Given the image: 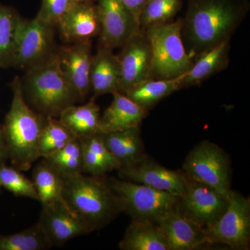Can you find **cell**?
I'll list each match as a JSON object with an SVG mask.
<instances>
[{
	"label": "cell",
	"instance_id": "cell-37",
	"mask_svg": "<svg viewBox=\"0 0 250 250\" xmlns=\"http://www.w3.org/2000/svg\"><path fill=\"white\" fill-rule=\"evenodd\" d=\"M1 184H0V188H1Z\"/></svg>",
	"mask_w": 250,
	"mask_h": 250
},
{
	"label": "cell",
	"instance_id": "cell-11",
	"mask_svg": "<svg viewBox=\"0 0 250 250\" xmlns=\"http://www.w3.org/2000/svg\"><path fill=\"white\" fill-rule=\"evenodd\" d=\"M101 30L99 47L121 48L141 30L139 21L121 0H96Z\"/></svg>",
	"mask_w": 250,
	"mask_h": 250
},
{
	"label": "cell",
	"instance_id": "cell-12",
	"mask_svg": "<svg viewBox=\"0 0 250 250\" xmlns=\"http://www.w3.org/2000/svg\"><path fill=\"white\" fill-rule=\"evenodd\" d=\"M117 57L121 67L118 91L125 94L135 85L152 79V49L142 29L121 47Z\"/></svg>",
	"mask_w": 250,
	"mask_h": 250
},
{
	"label": "cell",
	"instance_id": "cell-8",
	"mask_svg": "<svg viewBox=\"0 0 250 250\" xmlns=\"http://www.w3.org/2000/svg\"><path fill=\"white\" fill-rule=\"evenodd\" d=\"M210 245L222 244L234 250H250V199L230 190L223 215L205 229Z\"/></svg>",
	"mask_w": 250,
	"mask_h": 250
},
{
	"label": "cell",
	"instance_id": "cell-26",
	"mask_svg": "<svg viewBox=\"0 0 250 250\" xmlns=\"http://www.w3.org/2000/svg\"><path fill=\"white\" fill-rule=\"evenodd\" d=\"M32 177L42 207L62 200V176L48 161L41 158L33 170Z\"/></svg>",
	"mask_w": 250,
	"mask_h": 250
},
{
	"label": "cell",
	"instance_id": "cell-27",
	"mask_svg": "<svg viewBox=\"0 0 250 250\" xmlns=\"http://www.w3.org/2000/svg\"><path fill=\"white\" fill-rule=\"evenodd\" d=\"M22 21L13 8L0 4V68L11 67Z\"/></svg>",
	"mask_w": 250,
	"mask_h": 250
},
{
	"label": "cell",
	"instance_id": "cell-6",
	"mask_svg": "<svg viewBox=\"0 0 250 250\" xmlns=\"http://www.w3.org/2000/svg\"><path fill=\"white\" fill-rule=\"evenodd\" d=\"M108 182L121 199L123 212L131 220L156 223L163 215L174 209L181 197L121 178L111 177Z\"/></svg>",
	"mask_w": 250,
	"mask_h": 250
},
{
	"label": "cell",
	"instance_id": "cell-23",
	"mask_svg": "<svg viewBox=\"0 0 250 250\" xmlns=\"http://www.w3.org/2000/svg\"><path fill=\"white\" fill-rule=\"evenodd\" d=\"M95 98L83 105H72L65 108L59 117L61 122L79 138L101 134V113Z\"/></svg>",
	"mask_w": 250,
	"mask_h": 250
},
{
	"label": "cell",
	"instance_id": "cell-4",
	"mask_svg": "<svg viewBox=\"0 0 250 250\" xmlns=\"http://www.w3.org/2000/svg\"><path fill=\"white\" fill-rule=\"evenodd\" d=\"M25 90L31 104L45 117L59 118L65 108L80 100L61 68L57 51L27 70Z\"/></svg>",
	"mask_w": 250,
	"mask_h": 250
},
{
	"label": "cell",
	"instance_id": "cell-20",
	"mask_svg": "<svg viewBox=\"0 0 250 250\" xmlns=\"http://www.w3.org/2000/svg\"><path fill=\"white\" fill-rule=\"evenodd\" d=\"M111 49L99 47L93 55L90 70V90L93 98L118 90L121 67L119 60Z\"/></svg>",
	"mask_w": 250,
	"mask_h": 250
},
{
	"label": "cell",
	"instance_id": "cell-34",
	"mask_svg": "<svg viewBox=\"0 0 250 250\" xmlns=\"http://www.w3.org/2000/svg\"><path fill=\"white\" fill-rule=\"evenodd\" d=\"M121 1L126 6V9L129 10L139 22L140 15L142 12V10L148 0H121Z\"/></svg>",
	"mask_w": 250,
	"mask_h": 250
},
{
	"label": "cell",
	"instance_id": "cell-36",
	"mask_svg": "<svg viewBox=\"0 0 250 250\" xmlns=\"http://www.w3.org/2000/svg\"><path fill=\"white\" fill-rule=\"evenodd\" d=\"M75 2H93L96 0H73Z\"/></svg>",
	"mask_w": 250,
	"mask_h": 250
},
{
	"label": "cell",
	"instance_id": "cell-30",
	"mask_svg": "<svg viewBox=\"0 0 250 250\" xmlns=\"http://www.w3.org/2000/svg\"><path fill=\"white\" fill-rule=\"evenodd\" d=\"M75 137L58 118L47 117L39 139V158L57 152Z\"/></svg>",
	"mask_w": 250,
	"mask_h": 250
},
{
	"label": "cell",
	"instance_id": "cell-28",
	"mask_svg": "<svg viewBox=\"0 0 250 250\" xmlns=\"http://www.w3.org/2000/svg\"><path fill=\"white\" fill-rule=\"evenodd\" d=\"M53 246L38 222L31 228L11 235H0V250H44Z\"/></svg>",
	"mask_w": 250,
	"mask_h": 250
},
{
	"label": "cell",
	"instance_id": "cell-5",
	"mask_svg": "<svg viewBox=\"0 0 250 250\" xmlns=\"http://www.w3.org/2000/svg\"><path fill=\"white\" fill-rule=\"evenodd\" d=\"M183 18L151 24L142 29L150 42L152 79L169 80L184 75L193 63L182 36Z\"/></svg>",
	"mask_w": 250,
	"mask_h": 250
},
{
	"label": "cell",
	"instance_id": "cell-33",
	"mask_svg": "<svg viewBox=\"0 0 250 250\" xmlns=\"http://www.w3.org/2000/svg\"><path fill=\"white\" fill-rule=\"evenodd\" d=\"M75 3L73 0H42L37 17L55 27Z\"/></svg>",
	"mask_w": 250,
	"mask_h": 250
},
{
	"label": "cell",
	"instance_id": "cell-7",
	"mask_svg": "<svg viewBox=\"0 0 250 250\" xmlns=\"http://www.w3.org/2000/svg\"><path fill=\"white\" fill-rule=\"evenodd\" d=\"M189 177L224 194L231 190V160L218 145L205 140L189 152L183 170Z\"/></svg>",
	"mask_w": 250,
	"mask_h": 250
},
{
	"label": "cell",
	"instance_id": "cell-32",
	"mask_svg": "<svg viewBox=\"0 0 250 250\" xmlns=\"http://www.w3.org/2000/svg\"><path fill=\"white\" fill-rule=\"evenodd\" d=\"M0 184L17 197L39 200L34 182L16 167L3 164L0 165Z\"/></svg>",
	"mask_w": 250,
	"mask_h": 250
},
{
	"label": "cell",
	"instance_id": "cell-2",
	"mask_svg": "<svg viewBox=\"0 0 250 250\" xmlns=\"http://www.w3.org/2000/svg\"><path fill=\"white\" fill-rule=\"evenodd\" d=\"M62 201L92 232L104 228L123 213L121 199L106 175L81 172L62 176Z\"/></svg>",
	"mask_w": 250,
	"mask_h": 250
},
{
	"label": "cell",
	"instance_id": "cell-29",
	"mask_svg": "<svg viewBox=\"0 0 250 250\" xmlns=\"http://www.w3.org/2000/svg\"><path fill=\"white\" fill-rule=\"evenodd\" d=\"M48 161L61 175H71L82 172L83 147L82 139L75 137L57 152L42 158Z\"/></svg>",
	"mask_w": 250,
	"mask_h": 250
},
{
	"label": "cell",
	"instance_id": "cell-22",
	"mask_svg": "<svg viewBox=\"0 0 250 250\" xmlns=\"http://www.w3.org/2000/svg\"><path fill=\"white\" fill-rule=\"evenodd\" d=\"M122 250H170L161 228L152 222L131 220L119 243Z\"/></svg>",
	"mask_w": 250,
	"mask_h": 250
},
{
	"label": "cell",
	"instance_id": "cell-9",
	"mask_svg": "<svg viewBox=\"0 0 250 250\" xmlns=\"http://www.w3.org/2000/svg\"><path fill=\"white\" fill-rule=\"evenodd\" d=\"M186 177L185 192L179 197L174 210L202 228H208L225 212L229 203V192L222 193L187 174Z\"/></svg>",
	"mask_w": 250,
	"mask_h": 250
},
{
	"label": "cell",
	"instance_id": "cell-13",
	"mask_svg": "<svg viewBox=\"0 0 250 250\" xmlns=\"http://www.w3.org/2000/svg\"><path fill=\"white\" fill-rule=\"evenodd\" d=\"M118 171L119 178L182 196L187 177L182 170L167 168L146 154L139 162Z\"/></svg>",
	"mask_w": 250,
	"mask_h": 250
},
{
	"label": "cell",
	"instance_id": "cell-21",
	"mask_svg": "<svg viewBox=\"0 0 250 250\" xmlns=\"http://www.w3.org/2000/svg\"><path fill=\"white\" fill-rule=\"evenodd\" d=\"M104 142L121 168L139 162L146 155L141 126L102 134Z\"/></svg>",
	"mask_w": 250,
	"mask_h": 250
},
{
	"label": "cell",
	"instance_id": "cell-14",
	"mask_svg": "<svg viewBox=\"0 0 250 250\" xmlns=\"http://www.w3.org/2000/svg\"><path fill=\"white\" fill-rule=\"evenodd\" d=\"M39 223L53 246H62L70 240L92 232L88 225L59 200L42 206Z\"/></svg>",
	"mask_w": 250,
	"mask_h": 250
},
{
	"label": "cell",
	"instance_id": "cell-17",
	"mask_svg": "<svg viewBox=\"0 0 250 250\" xmlns=\"http://www.w3.org/2000/svg\"><path fill=\"white\" fill-rule=\"evenodd\" d=\"M61 36L70 43L91 41L101 30L98 8L93 2H75L61 20Z\"/></svg>",
	"mask_w": 250,
	"mask_h": 250
},
{
	"label": "cell",
	"instance_id": "cell-25",
	"mask_svg": "<svg viewBox=\"0 0 250 250\" xmlns=\"http://www.w3.org/2000/svg\"><path fill=\"white\" fill-rule=\"evenodd\" d=\"M184 75L169 80L144 81L130 88L125 95L149 111L164 99L182 90L181 84Z\"/></svg>",
	"mask_w": 250,
	"mask_h": 250
},
{
	"label": "cell",
	"instance_id": "cell-1",
	"mask_svg": "<svg viewBox=\"0 0 250 250\" xmlns=\"http://www.w3.org/2000/svg\"><path fill=\"white\" fill-rule=\"evenodd\" d=\"M249 9L248 0H189L182 36L193 59L231 36Z\"/></svg>",
	"mask_w": 250,
	"mask_h": 250
},
{
	"label": "cell",
	"instance_id": "cell-15",
	"mask_svg": "<svg viewBox=\"0 0 250 250\" xmlns=\"http://www.w3.org/2000/svg\"><path fill=\"white\" fill-rule=\"evenodd\" d=\"M57 50L59 64L67 80L81 100H84L90 90V70L92 58L91 41L71 43Z\"/></svg>",
	"mask_w": 250,
	"mask_h": 250
},
{
	"label": "cell",
	"instance_id": "cell-3",
	"mask_svg": "<svg viewBox=\"0 0 250 250\" xmlns=\"http://www.w3.org/2000/svg\"><path fill=\"white\" fill-rule=\"evenodd\" d=\"M11 86L12 103L3 124L9 159L18 170L27 171L40 159L39 139L47 117L29 107L19 77L14 79Z\"/></svg>",
	"mask_w": 250,
	"mask_h": 250
},
{
	"label": "cell",
	"instance_id": "cell-35",
	"mask_svg": "<svg viewBox=\"0 0 250 250\" xmlns=\"http://www.w3.org/2000/svg\"><path fill=\"white\" fill-rule=\"evenodd\" d=\"M9 159V150H8L7 143L5 137L4 126L0 124V165L5 164Z\"/></svg>",
	"mask_w": 250,
	"mask_h": 250
},
{
	"label": "cell",
	"instance_id": "cell-31",
	"mask_svg": "<svg viewBox=\"0 0 250 250\" xmlns=\"http://www.w3.org/2000/svg\"><path fill=\"white\" fill-rule=\"evenodd\" d=\"M183 6V0H148L139 18L141 29L151 24L170 22Z\"/></svg>",
	"mask_w": 250,
	"mask_h": 250
},
{
	"label": "cell",
	"instance_id": "cell-10",
	"mask_svg": "<svg viewBox=\"0 0 250 250\" xmlns=\"http://www.w3.org/2000/svg\"><path fill=\"white\" fill-rule=\"evenodd\" d=\"M54 27L36 16L22 19L18 31L11 67L28 70L54 53Z\"/></svg>",
	"mask_w": 250,
	"mask_h": 250
},
{
	"label": "cell",
	"instance_id": "cell-18",
	"mask_svg": "<svg viewBox=\"0 0 250 250\" xmlns=\"http://www.w3.org/2000/svg\"><path fill=\"white\" fill-rule=\"evenodd\" d=\"M111 104L101 116V134L141 126L149 111L121 92H113Z\"/></svg>",
	"mask_w": 250,
	"mask_h": 250
},
{
	"label": "cell",
	"instance_id": "cell-16",
	"mask_svg": "<svg viewBox=\"0 0 250 250\" xmlns=\"http://www.w3.org/2000/svg\"><path fill=\"white\" fill-rule=\"evenodd\" d=\"M170 250H193L210 245L205 229L184 218L174 209L156 221Z\"/></svg>",
	"mask_w": 250,
	"mask_h": 250
},
{
	"label": "cell",
	"instance_id": "cell-19",
	"mask_svg": "<svg viewBox=\"0 0 250 250\" xmlns=\"http://www.w3.org/2000/svg\"><path fill=\"white\" fill-rule=\"evenodd\" d=\"M230 41H223L194 59L192 66L182 80V89L198 86L228 67L230 61Z\"/></svg>",
	"mask_w": 250,
	"mask_h": 250
},
{
	"label": "cell",
	"instance_id": "cell-24",
	"mask_svg": "<svg viewBox=\"0 0 250 250\" xmlns=\"http://www.w3.org/2000/svg\"><path fill=\"white\" fill-rule=\"evenodd\" d=\"M80 139L83 147V173L103 176L121 169V164L108 150L102 134Z\"/></svg>",
	"mask_w": 250,
	"mask_h": 250
}]
</instances>
